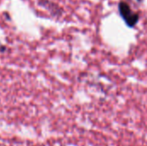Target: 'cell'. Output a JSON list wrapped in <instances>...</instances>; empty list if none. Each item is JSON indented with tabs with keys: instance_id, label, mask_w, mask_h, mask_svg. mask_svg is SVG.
<instances>
[{
	"instance_id": "6da1fadb",
	"label": "cell",
	"mask_w": 147,
	"mask_h": 146,
	"mask_svg": "<svg viewBox=\"0 0 147 146\" xmlns=\"http://www.w3.org/2000/svg\"><path fill=\"white\" fill-rule=\"evenodd\" d=\"M119 11L128 27H134L140 20V15L134 12L129 4L126 2H121L119 3Z\"/></svg>"
}]
</instances>
